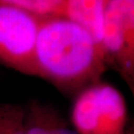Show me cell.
Masks as SVG:
<instances>
[{
    "label": "cell",
    "mask_w": 134,
    "mask_h": 134,
    "mask_svg": "<svg viewBox=\"0 0 134 134\" xmlns=\"http://www.w3.org/2000/svg\"><path fill=\"white\" fill-rule=\"evenodd\" d=\"M35 60L38 77L67 94H77L101 81L108 68L103 50L91 34L66 17L42 19Z\"/></svg>",
    "instance_id": "obj_1"
},
{
    "label": "cell",
    "mask_w": 134,
    "mask_h": 134,
    "mask_svg": "<svg viewBox=\"0 0 134 134\" xmlns=\"http://www.w3.org/2000/svg\"><path fill=\"white\" fill-rule=\"evenodd\" d=\"M127 109L116 87L99 81L77 94L72 122L79 134H125Z\"/></svg>",
    "instance_id": "obj_2"
},
{
    "label": "cell",
    "mask_w": 134,
    "mask_h": 134,
    "mask_svg": "<svg viewBox=\"0 0 134 134\" xmlns=\"http://www.w3.org/2000/svg\"><path fill=\"white\" fill-rule=\"evenodd\" d=\"M42 19L18 8L0 5V64L38 77L35 48Z\"/></svg>",
    "instance_id": "obj_3"
},
{
    "label": "cell",
    "mask_w": 134,
    "mask_h": 134,
    "mask_svg": "<svg viewBox=\"0 0 134 134\" xmlns=\"http://www.w3.org/2000/svg\"><path fill=\"white\" fill-rule=\"evenodd\" d=\"M101 47L107 66L122 77L134 75V0H106Z\"/></svg>",
    "instance_id": "obj_4"
},
{
    "label": "cell",
    "mask_w": 134,
    "mask_h": 134,
    "mask_svg": "<svg viewBox=\"0 0 134 134\" xmlns=\"http://www.w3.org/2000/svg\"><path fill=\"white\" fill-rule=\"evenodd\" d=\"M105 2L106 0H68L67 3L68 19L87 31L100 47Z\"/></svg>",
    "instance_id": "obj_5"
},
{
    "label": "cell",
    "mask_w": 134,
    "mask_h": 134,
    "mask_svg": "<svg viewBox=\"0 0 134 134\" xmlns=\"http://www.w3.org/2000/svg\"><path fill=\"white\" fill-rule=\"evenodd\" d=\"M68 0H0V5H6L26 11L41 18H67Z\"/></svg>",
    "instance_id": "obj_6"
},
{
    "label": "cell",
    "mask_w": 134,
    "mask_h": 134,
    "mask_svg": "<svg viewBox=\"0 0 134 134\" xmlns=\"http://www.w3.org/2000/svg\"><path fill=\"white\" fill-rule=\"evenodd\" d=\"M52 107L39 101H31L24 108L25 134H49V117Z\"/></svg>",
    "instance_id": "obj_7"
},
{
    "label": "cell",
    "mask_w": 134,
    "mask_h": 134,
    "mask_svg": "<svg viewBox=\"0 0 134 134\" xmlns=\"http://www.w3.org/2000/svg\"><path fill=\"white\" fill-rule=\"evenodd\" d=\"M0 134H25L24 107L0 102Z\"/></svg>",
    "instance_id": "obj_8"
},
{
    "label": "cell",
    "mask_w": 134,
    "mask_h": 134,
    "mask_svg": "<svg viewBox=\"0 0 134 134\" xmlns=\"http://www.w3.org/2000/svg\"><path fill=\"white\" fill-rule=\"evenodd\" d=\"M49 134H79L68 126L56 109L52 108L49 117Z\"/></svg>",
    "instance_id": "obj_9"
},
{
    "label": "cell",
    "mask_w": 134,
    "mask_h": 134,
    "mask_svg": "<svg viewBox=\"0 0 134 134\" xmlns=\"http://www.w3.org/2000/svg\"><path fill=\"white\" fill-rule=\"evenodd\" d=\"M123 81L126 82V85H127L128 88H129L130 91H131L132 96H133V98H134V75L133 76H130V77H124ZM125 134H134V120H133V122H132V124L130 125L129 127L126 129Z\"/></svg>",
    "instance_id": "obj_10"
}]
</instances>
